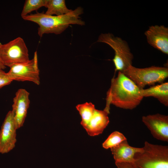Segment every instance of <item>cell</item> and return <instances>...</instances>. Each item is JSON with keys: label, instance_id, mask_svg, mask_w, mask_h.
Masks as SVG:
<instances>
[{"label": "cell", "instance_id": "2", "mask_svg": "<svg viewBox=\"0 0 168 168\" xmlns=\"http://www.w3.org/2000/svg\"><path fill=\"white\" fill-rule=\"evenodd\" d=\"M83 13V9L78 7L70 12L62 15L53 16L37 12L27 15L22 18L25 20L35 23L39 26L38 34L41 37L45 34H60L70 24L84 25V21L80 19L79 16Z\"/></svg>", "mask_w": 168, "mask_h": 168}, {"label": "cell", "instance_id": "18", "mask_svg": "<svg viewBox=\"0 0 168 168\" xmlns=\"http://www.w3.org/2000/svg\"><path fill=\"white\" fill-rule=\"evenodd\" d=\"M127 140L125 136L117 131L112 133L102 144L103 147L106 149H110L122 142Z\"/></svg>", "mask_w": 168, "mask_h": 168}, {"label": "cell", "instance_id": "16", "mask_svg": "<svg viewBox=\"0 0 168 168\" xmlns=\"http://www.w3.org/2000/svg\"><path fill=\"white\" fill-rule=\"evenodd\" d=\"M76 108L81 117V124L84 128L88 123L96 109L91 102L78 104Z\"/></svg>", "mask_w": 168, "mask_h": 168}, {"label": "cell", "instance_id": "12", "mask_svg": "<svg viewBox=\"0 0 168 168\" xmlns=\"http://www.w3.org/2000/svg\"><path fill=\"white\" fill-rule=\"evenodd\" d=\"M109 114L104 110L96 109L88 123L84 128L89 135L94 136L102 133L109 123Z\"/></svg>", "mask_w": 168, "mask_h": 168}, {"label": "cell", "instance_id": "7", "mask_svg": "<svg viewBox=\"0 0 168 168\" xmlns=\"http://www.w3.org/2000/svg\"><path fill=\"white\" fill-rule=\"evenodd\" d=\"M10 68L7 74L12 81H28L38 85L40 84V70L36 51L35 52L32 59L14 65Z\"/></svg>", "mask_w": 168, "mask_h": 168}, {"label": "cell", "instance_id": "9", "mask_svg": "<svg viewBox=\"0 0 168 168\" xmlns=\"http://www.w3.org/2000/svg\"><path fill=\"white\" fill-rule=\"evenodd\" d=\"M142 121L156 139L168 142V116L156 114L143 116Z\"/></svg>", "mask_w": 168, "mask_h": 168}, {"label": "cell", "instance_id": "21", "mask_svg": "<svg viewBox=\"0 0 168 168\" xmlns=\"http://www.w3.org/2000/svg\"><path fill=\"white\" fill-rule=\"evenodd\" d=\"M2 44L0 42V46ZM6 68V67L1 62L0 60V70H3Z\"/></svg>", "mask_w": 168, "mask_h": 168}, {"label": "cell", "instance_id": "14", "mask_svg": "<svg viewBox=\"0 0 168 168\" xmlns=\"http://www.w3.org/2000/svg\"><path fill=\"white\" fill-rule=\"evenodd\" d=\"M140 91L143 97H153L165 106H168V82L153 85L147 89H140Z\"/></svg>", "mask_w": 168, "mask_h": 168}, {"label": "cell", "instance_id": "10", "mask_svg": "<svg viewBox=\"0 0 168 168\" xmlns=\"http://www.w3.org/2000/svg\"><path fill=\"white\" fill-rule=\"evenodd\" d=\"M30 93L26 89L21 88L15 94L11 110L17 129L23 126L29 108Z\"/></svg>", "mask_w": 168, "mask_h": 168}, {"label": "cell", "instance_id": "13", "mask_svg": "<svg viewBox=\"0 0 168 168\" xmlns=\"http://www.w3.org/2000/svg\"><path fill=\"white\" fill-rule=\"evenodd\" d=\"M143 150V147H135L130 146L127 140L110 148L115 162L133 163L135 154L137 152L142 151Z\"/></svg>", "mask_w": 168, "mask_h": 168}, {"label": "cell", "instance_id": "1", "mask_svg": "<svg viewBox=\"0 0 168 168\" xmlns=\"http://www.w3.org/2000/svg\"><path fill=\"white\" fill-rule=\"evenodd\" d=\"M140 89L123 73L118 72L112 78L110 87L107 92L104 110L110 113L111 104L123 109L132 110L140 103L143 97Z\"/></svg>", "mask_w": 168, "mask_h": 168}, {"label": "cell", "instance_id": "19", "mask_svg": "<svg viewBox=\"0 0 168 168\" xmlns=\"http://www.w3.org/2000/svg\"><path fill=\"white\" fill-rule=\"evenodd\" d=\"M12 81L7 73L3 70H0V88L9 84Z\"/></svg>", "mask_w": 168, "mask_h": 168}, {"label": "cell", "instance_id": "6", "mask_svg": "<svg viewBox=\"0 0 168 168\" xmlns=\"http://www.w3.org/2000/svg\"><path fill=\"white\" fill-rule=\"evenodd\" d=\"M29 60L28 48L20 37L0 46V60L6 67H10Z\"/></svg>", "mask_w": 168, "mask_h": 168}, {"label": "cell", "instance_id": "3", "mask_svg": "<svg viewBox=\"0 0 168 168\" xmlns=\"http://www.w3.org/2000/svg\"><path fill=\"white\" fill-rule=\"evenodd\" d=\"M143 150L134 156L137 168H168V147L145 142Z\"/></svg>", "mask_w": 168, "mask_h": 168}, {"label": "cell", "instance_id": "11", "mask_svg": "<svg viewBox=\"0 0 168 168\" xmlns=\"http://www.w3.org/2000/svg\"><path fill=\"white\" fill-rule=\"evenodd\" d=\"M148 43L163 53L168 54V28L163 25L152 26L145 32Z\"/></svg>", "mask_w": 168, "mask_h": 168}, {"label": "cell", "instance_id": "8", "mask_svg": "<svg viewBox=\"0 0 168 168\" xmlns=\"http://www.w3.org/2000/svg\"><path fill=\"white\" fill-rule=\"evenodd\" d=\"M17 129L11 111L6 115L0 130V153H7L15 146Z\"/></svg>", "mask_w": 168, "mask_h": 168}, {"label": "cell", "instance_id": "15", "mask_svg": "<svg viewBox=\"0 0 168 168\" xmlns=\"http://www.w3.org/2000/svg\"><path fill=\"white\" fill-rule=\"evenodd\" d=\"M46 7L47 10L45 13L50 15H63L72 10L67 7L64 0H48Z\"/></svg>", "mask_w": 168, "mask_h": 168}, {"label": "cell", "instance_id": "20", "mask_svg": "<svg viewBox=\"0 0 168 168\" xmlns=\"http://www.w3.org/2000/svg\"><path fill=\"white\" fill-rule=\"evenodd\" d=\"M117 168H137L133 163L124 162H116Z\"/></svg>", "mask_w": 168, "mask_h": 168}, {"label": "cell", "instance_id": "4", "mask_svg": "<svg viewBox=\"0 0 168 168\" xmlns=\"http://www.w3.org/2000/svg\"><path fill=\"white\" fill-rule=\"evenodd\" d=\"M122 73L141 89L147 85L163 83L168 77V68L166 66H152L139 68L132 65Z\"/></svg>", "mask_w": 168, "mask_h": 168}, {"label": "cell", "instance_id": "5", "mask_svg": "<svg viewBox=\"0 0 168 168\" xmlns=\"http://www.w3.org/2000/svg\"><path fill=\"white\" fill-rule=\"evenodd\" d=\"M97 42L108 44L114 50V56L112 59L115 72H123L129 66L132 65L133 55L127 42L120 37L114 36L110 33L101 34Z\"/></svg>", "mask_w": 168, "mask_h": 168}, {"label": "cell", "instance_id": "17", "mask_svg": "<svg viewBox=\"0 0 168 168\" xmlns=\"http://www.w3.org/2000/svg\"><path fill=\"white\" fill-rule=\"evenodd\" d=\"M48 0H26L21 13L22 17L28 15L33 11H36L40 7H46Z\"/></svg>", "mask_w": 168, "mask_h": 168}]
</instances>
